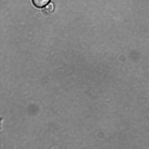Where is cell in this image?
Masks as SVG:
<instances>
[{"label": "cell", "mask_w": 149, "mask_h": 149, "mask_svg": "<svg viewBox=\"0 0 149 149\" xmlns=\"http://www.w3.org/2000/svg\"><path fill=\"white\" fill-rule=\"evenodd\" d=\"M54 10V4L50 3L43 8V11L46 15H49L53 12Z\"/></svg>", "instance_id": "obj_2"}, {"label": "cell", "mask_w": 149, "mask_h": 149, "mask_svg": "<svg viewBox=\"0 0 149 149\" xmlns=\"http://www.w3.org/2000/svg\"><path fill=\"white\" fill-rule=\"evenodd\" d=\"M50 0H32L35 6L38 8H42L47 5Z\"/></svg>", "instance_id": "obj_1"}]
</instances>
